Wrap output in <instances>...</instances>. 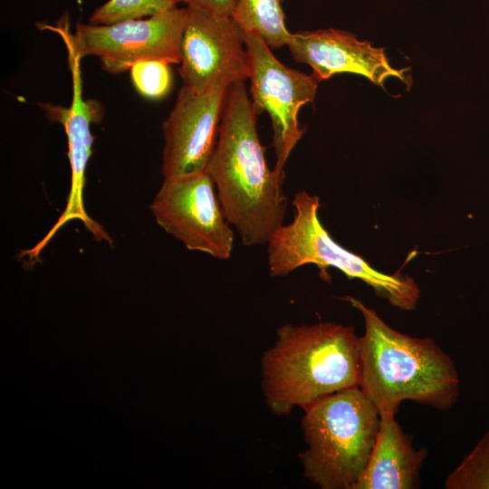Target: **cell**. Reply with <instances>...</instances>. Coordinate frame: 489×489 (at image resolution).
Masks as SVG:
<instances>
[{
	"mask_svg": "<svg viewBox=\"0 0 489 489\" xmlns=\"http://www.w3.org/2000/svg\"><path fill=\"white\" fill-rule=\"evenodd\" d=\"M257 115L244 82L227 91L218 138L206 172L243 244H266L283 224L288 200L284 172L271 169L257 131Z\"/></svg>",
	"mask_w": 489,
	"mask_h": 489,
	"instance_id": "1",
	"label": "cell"
},
{
	"mask_svg": "<svg viewBox=\"0 0 489 489\" xmlns=\"http://www.w3.org/2000/svg\"><path fill=\"white\" fill-rule=\"evenodd\" d=\"M342 299L364 320L360 388L379 414L396 415L405 400L440 411L455 405L460 396L455 363L433 339L396 331L360 300Z\"/></svg>",
	"mask_w": 489,
	"mask_h": 489,
	"instance_id": "2",
	"label": "cell"
},
{
	"mask_svg": "<svg viewBox=\"0 0 489 489\" xmlns=\"http://www.w3.org/2000/svg\"><path fill=\"white\" fill-rule=\"evenodd\" d=\"M262 358V388L270 410L289 415L316 400L360 388V337L352 326L334 322L286 323Z\"/></svg>",
	"mask_w": 489,
	"mask_h": 489,
	"instance_id": "3",
	"label": "cell"
},
{
	"mask_svg": "<svg viewBox=\"0 0 489 489\" xmlns=\"http://www.w3.org/2000/svg\"><path fill=\"white\" fill-rule=\"evenodd\" d=\"M303 475L321 489H353L377 441L380 414L360 388L323 397L303 408Z\"/></svg>",
	"mask_w": 489,
	"mask_h": 489,
	"instance_id": "4",
	"label": "cell"
},
{
	"mask_svg": "<svg viewBox=\"0 0 489 489\" xmlns=\"http://www.w3.org/2000/svg\"><path fill=\"white\" fill-rule=\"evenodd\" d=\"M292 204V220L283 224L266 244L271 277L286 276L306 264H315L325 277L327 268L333 267L349 278L361 280L378 296L400 310L413 311L417 307L420 289L413 278L399 273H381L332 239L320 221L318 196L301 190Z\"/></svg>",
	"mask_w": 489,
	"mask_h": 489,
	"instance_id": "5",
	"label": "cell"
},
{
	"mask_svg": "<svg viewBox=\"0 0 489 489\" xmlns=\"http://www.w3.org/2000/svg\"><path fill=\"white\" fill-rule=\"evenodd\" d=\"M187 20V8L176 7L149 17L110 24H78L74 34L69 31L65 18V28L81 58L95 56L104 71L120 73L147 60L179 63Z\"/></svg>",
	"mask_w": 489,
	"mask_h": 489,
	"instance_id": "6",
	"label": "cell"
},
{
	"mask_svg": "<svg viewBox=\"0 0 489 489\" xmlns=\"http://www.w3.org/2000/svg\"><path fill=\"white\" fill-rule=\"evenodd\" d=\"M149 209L157 224L187 249L227 260L235 232L206 172L165 178Z\"/></svg>",
	"mask_w": 489,
	"mask_h": 489,
	"instance_id": "7",
	"label": "cell"
},
{
	"mask_svg": "<svg viewBox=\"0 0 489 489\" xmlns=\"http://www.w3.org/2000/svg\"><path fill=\"white\" fill-rule=\"evenodd\" d=\"M243 39L249 57L250 99L258 114L266 111L270 116L274 169L284 172L291 152L304 134L298 123L299 110L313 101L320 82L312 74L283 65L259 35L243 31Z\"/></svg>",
	"mask_w": 489,
	"mask_h": 489,
	"instance_id": "8",
	"label": "cell"
},
{
	"mask_svg": "<svg viewBox=\"0 0 489 489\" xmlns=\"http://www.w3.org/2000/svg\"><path fill=\"white\" fill-rule=\"evenodd\" d=\"M59 34L63 39L68 51V62L72 81V103L68 108L50 103L41 104V107L49 119L60 122L64 128L71 168V187L65 208L56 223L40 242L23 253L31 260L38 257L55 234L72 220H80L97 240L111 242L107 232L87 214L83 199L85 173L93 144L91 126L101 120L103 108L97 101L82 97L80 66L82 58L73 48L66 32L61 31Z\"/></svg>",
	"mask_w": 489,
	"mask_h": 489,
	"instance_id": "9",
	"label": "cell"
},
{
	"mask_svg": "<svg viewBox=\"0 0 489 489\" xmlns=\"http://www.w3.org/2000/svg\"><path fill=\"white\" fill-rule=\"evenodd\" d=\"M179 63L184 85L199 93L245 82L250 75L243 31L233 17H213L189 8Z\"/></svg>",
	"mask_w": 489,
	"mask_h": 489,
	"instance_id": "10",
	"label": "cell"
},
{
	"mask_svg": "<svg viewBox=\"0 0 489 489\" xmlns=\"http://www.w3.org/2000/svg\"><path fill=\"white\" fill-rule=\"evenodd\" d=\"M230 86L197 92L183 85L162 124L163 178L206 171L216 145L219 126Z\"/></svg>",
	"mask_w": 489,
	"mask_h": 489,
	"instance_id": "11",
	"label": "cell"
},
{
	"mask_svg": "<svg viewBox=\"0 0 489 489\" xmlns=\"http://www.w3.org/2000/svg\"><path fill=\"white\" fill-rule=\"evenodd\" d=\"M286 46L295 62L312 69L319 82L336 73L351 72L379 86L391 76L408 82L407 69L393 68L384 48L374 47L368 40L360 41L350 32L332 28L298 32L291 34Z\"/></svg>",
	"mask_w": 489,
	"mask_h": 489,
	"instance_id": "12",
	"label": "cell"
},
{
	"mask_svg": "<svg viewBox=\"0 0 489 489\" xmlns=\"http://www.w3.org/2000/svg\"><path fill=\"white\" fill-rule=\"evenodd\" d=\"M392 413L380 414L378 437L368 465L353 489H417L427 457L416 448Z\"/></svg>",
	"mask_w": 489,
	"mask_h": 489,
	"instance_id": "13",
	"label": "cell"
},
{
	"mask_svg": "<svg viewBox=\"0 0 489 489\" xmlns=\"http://www.w3.org/2000/svg\"><path fill=\"white\" fill-rule=\"evenodd\" d=\"M285 0H236L233 19L245 33L259 35L271 48L286 45L292 33L285 24Z\"/></svg>",
	"mask_w": 489,
	"mask_h": 489,
	"instance_id": "14",
	"label": "cell"
},
{
	"mask_svg": "<svg viewBox=\"0 0 489 489\" xmlns=\"http://www.w3.org/2000/svg\"><path fill=\"white\" fill-rule=\"evenodd\" d=\"M446 489H489V430L445 480Z\"/></svg>",
	"mask_w": 489,
	"mask_h": 489,
	"instance_id": "15",
	"label": "cell"
},
{
	"mask_svg": "<svg viewBox=\"0 0 489 489\" xmlns=\"http://www.w3.org/2000/svg\"><path fill=\"white\" fill-rule=\"evenodd\" d=\"M180 0H108L89 18L94 24H110L120 21L149 17L177 7Z\"/></svg>",
	"mask_w": 489,
	"mask_h": 489,
	"instance_id": "16",
	"label": "cell"
},
{
	"mask_svg": "<svg viewBox=\"0 0 489 489\" xmlns=\"http://www.w3.org/2000/svg\"><path fill=\"white\" fill-rule=\"evenodd\" d=\"M170 64L160 60H147L135 63L129 72L136 91L147 99L158 100L166 97L172 87Z\"/></svg>",
	"mask_w": 489,
	"mask_h": 489,
	"instance_id": "17",
	"label": "cell"
},
{
	"mask_svg": "<svg viewBox=\"0 0 489 489\" xmlns=\"http://www.w3.org/2000/svg\"><path fill=\"white\" fill-rule=\"evenodd\" d=\"M186 7L213 17H233L236 0H180Z\"/></svg>",
	"mask_w": 489,
	"mask_h": 489,
	"instance_id": "18",
	"label": "cell"
}]
</instances>
